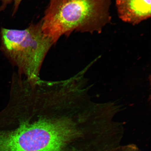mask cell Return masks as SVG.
<instances>
[{
  "instance_id": "6da1fadb",
  "label": "cell",
  "mask_w": 151,
  "mask_h": 151,
  "mask_svg": "<svg viewBox=\"0 0 151 151\" xmlns=\"http://www.w3.org/2000/svg\"><path fill=\"white\" fill-rule=\"evenodd\" d=\"M78 122L65 94L46 89L22 92L0 121V151H63L78 135Z\"/></svg>"
},
{
  "instance_id": "7a4b0ae2",
  "label": "cell",
  "mask_w": 151,
  "mask_h": 151,
  "mask_svg": "<svg viewBox=\"0 0 151 151\" xmlns=\"http://www.w3.org/2000/svg\"><path fill=\"white\" fill-rule=\"evenodd\" d=\"M2 35L6 50L18 74L31 81L40 78L43 62L53 44L43 33L41 23L23 30L4 28Z\"/></svg>"
},
{
  "instance_id": "3957f363",
  "label": "cell",
  "mask_w": 151,
  "mask_h": 151,
  "mask_svg": "<svg viewBox=\"0 0 151 151\" xmlns=\"http://www.w3.org/2000/svg\"><path fill=\"white\" fill-rule=\"evenodd\" d=\"M119 17L122 21L133 25L150 17L151 0H116Z\"/></svg>"
},
{
  "instance_id": "277c9868",
  "label": "cell",
  "mask_w": 151,
  "mask_h": 151,
  "mask_svg": "<svg viewBox=\"0 0 151 151\" xmlns=\"http://www.w3.org/2000/svg\"><path fill=\"white\" fill-rule=\"evenodd\" d=\"M11 1H14L15 4V6L16 8H17L19 5L20 2L22 1V0H11Z\"/></svg>"
},
{
  "instance_id": "5b68a950",
  "label": "cell",
  "mask_w": 151,
  "mask_h": 151,
  "mask_svg": "<svg viewBox=\"0 0 151 151\" xmlns=\"http://www.w3.org/2000/svg\"><path fill=\"white\" fill-rule=\"evenodd\" d=\"M121 151H136L134 150H134H132V149H130L128 148H127V149H124V150H122Z\"/></svg>"
}]
</instances>
